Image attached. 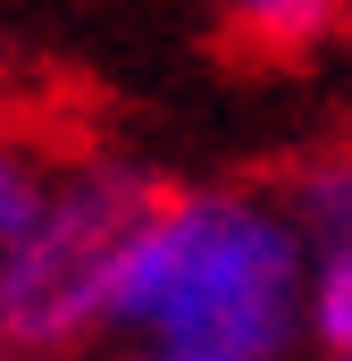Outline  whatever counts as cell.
I'll return each instance as SVG.
<instances>
[{
	"mask_svg": "<svg viewBox=\"0 0 352 361\" xmlns=\"http://www.w3.org/2000/svg\"><path fill=\"white\" fill-rule=\"evenodd\" d=\"M285 202H294V219L310 227L319 252H352V135L302 152L285 169Z\"/></svg>",
	"mask_w": 352,
	"mask_h": 361,
	"instance_id": "4",
	"label": "cell"
},
{
	"mask_svg": "<svg viewBox=\"0 0 352 361\" xmlns=\"http://www.w3.org/2000/svg\"><path fill=\"white\" fill-rule=\"evenodd\" d=\"M310 361H319V353H310Z\"/></svg>",
	"mask_w": 352,
	"mask_h": 361,
	"instance_id": "8",
	"label": "cell"
},
{
	"mask_svg": "<svg viewBox=\"0 0 352 361\" xmlns=\"http://www.w3.org/2000/svg\"><path fill=\"white\" fill-rule=\"evenodd\" d=\"M319 244L285 185H168L134 227L92 361H310Z\"/></svg>",
	"mask_w": 352,
	"mask_h": 361,
	"instance_id": "1",
	"label": "cell"
},
{
	"mask_svg": "<svg viewBox=\"0 0 352 361\" xmlns=\"http://www.w3.org/2000/svg\"><path fill=\"white\" fill-rule=\"evenodd\" d=\"M310 353L352 361V252H319V286H310Z\"/></svg>",
	"mask_w": 352,
	"mask_h": 361,
	"instance_id": "6",
	"label": "cell"
},
{
	"mask_svg": "<svg viewBox=\"0 0 352 361\" xmlns=\"http://www.w3.org/2000/svg\"><path fill=\"white\" fill-rule=\"evenodd\" d=\"M210 8H218V25H227L244 51H260V59H302V51L336 42L352 25V0H210Z\"/></svg>",
	"mask_w": 352,
	"mask_h": 361,
	"instance_id": "3",
	"label": "cell"
},
{
	"mask_svg": "<svg viewBox=\"0 0 352 361\" xmlns=\"http://www.w3.org/2000/svg\"><path fill=\"white\" fill-rule=\"evenodd\" d=\"M0 361H25V353H17V345H8V336H0Z\"/></svg>",
	"mask_w": 352,
	"mask_h": 361,
	"instance_id": "7",
	"label": "cell"
},
{
	"mask_svg": "<svg viewBox=\"0 0 352 361\" xmlns=\"http://www.w3.org/2000/svg\"><path fill=\"white\" fill-rule=\"evenodd\" d=\"M51 177H59V169H51L25 135H8V126H0V244L34 227V210L51 202Z\"/></svg>",
	"mask_w": 352,
	"mask_h": 361,
	"instance_id": "5",
	"label": "cell"
},
{
	"mask_svg": "<svg viewBox=\"0 0 352 361\" xmlns=\"http://www.w3.org/2000/svg\"><path fill=\"white\" fill-rule=\"evenodd\" d=\"M160 193L168 185L118 152H84L51 177V202L34 210V227L0 244V336L25 361H68L101 345L118 261Z\"/></svg>",
	"mask_w": 352,
	"mask_h": 361,
	"instance_id": "2",
	"label": "cell"
}]
</instances>
